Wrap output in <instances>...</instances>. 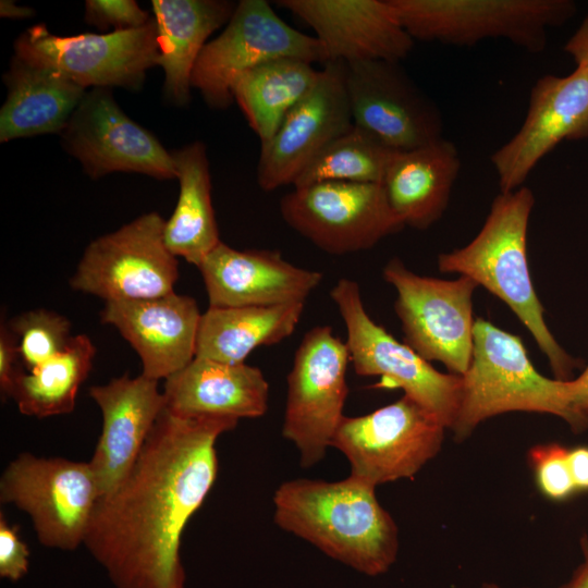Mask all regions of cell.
Listing matches in <instances>:
<instances>
[{"label": "cell", "mask_w": 588, "mask_h": 588, "mask_svg": "<svg viewBox=\"0 0 588 588\" xmlns=\"http://www.w3.org/2000/svg\"><path fill=\"white\" fill-rule=\"evenodd\" d=\"M275 3L314 30L327 62H400L414 47V39L399 23L388 0H279Z\"/></svg>", "instance_id": "d6986e66"}, {"label": "cell", "mask_w": 588, "mask_h": 588, "mask_svg": "<svg viewBox=\"0 0 588 588\" xmlns=\"http://www.w3.org/2000/svg\"><path fill=\"white\" fill-rule=\"evenodd\" d=\"M382 275L396 291L394 309L404 343L426 360L442 363L450 373L464 375L473 354L476 281L419 275L397 257L388 261Z\"/></svg>", "instance_id": "9c48e42d"}, {"label": "cell", "mask_w": 588, "mask_h": 588, "mask_svg": "<svg viewBox=\"0 0 588 588\" xmlns=\"http://www.w3.org/2000/svg\"><path fill=\"white\" fill-rule=\"evenodd\" d=\"M237 421L164 408L130 471L98 499L83 544L115 588H184L182 534L216 481V442Z\"/></svg>", "instance_id": "6da1fadb"}, {"label": "cell", "mask_w": 588, "mask_h": 588, "mask_svg": "<svg viewBox=\"0 0 588 588\" xmlns=\"http://www.w3.org/2000/svg\"><path fill=\"white\" fill-rule=\"evenodd\" d=\"M96 347L89 336H72L66 348L26 371L21 368L11 389L12 397L21 414L37 418L64 415L75 408L81 384L88 377Z\"/></svg>", "instance_id": "f546056e"}, {"label": "cell", "mask_w": 588, "mask_h": 588, "mask_svg": "<svg viewBox=\"0 0 588 588\" xmlns=\"http://www.w3.org/2000/svg\"><path fill=\"white\" fill-rule=\"evenodd\" d=\"M567 453L559 443H547L535 445L528 454L539 491L552 501H565L577 492Z\"/></svg>", "instance_id": "d6a6232c"}, {"label": "cell", "mask_w": 588, "mask_h": 588, "mask_svg": "<svg viewBox=\"0 0 588 588\" xmlns=\"http://www.w3.org/2000/svg\"><path fill=\"white\" fill-rule=\"evenodd\" d=\"M279 58L327 62L315 36L285 23L266 0H242L222 32L201 50L192 74V87L213 109L233 101L235 83L248 71Z\"/></svg>", "instance_id": "52a82bcc"}, {"label": "cell", "mask_w": 588, "mask_h": 588, "mask_svg": "<svg viewBox=\"0 0 588 588\" xmlns=\"http://www.w3.org/2000/svg\"><path fill=\"white\" fill-rule=\"evenodd\" d=\"M345 85L353 124L389 149L405 151L443 138L439 108L400 62L369 60L345 64Z\"/></svg>", "instance_id": "9a60e30c"}, {"label": "cell", "mask_w": 588, "mask_h": 588, "mask_svg": "<svg viewBox=\"0 0 588 588\" xmlns=\"http://www.w3.org/2000/svg\"><path fill=\"white\" fill-rule=\"evenodd\" d=\"M375 489L352 475L339 481L287 480L273 494V519L330 558L380 575L396 560L399 530Z\"/></svg>", "instance_id": "7a4b0ae2"}, {"label": "cell", "mask_w": 588, "mask_h": 588, "mask_svg": "<svg viewBox=\"0 0 588 588\" xmlns=\"http://www.w3.org/2000/svg\"><path fill=\"white\" fill-rule=\"evenodd\" d=\"M29 550L21 540L17 528L0 514V577L16 581L28 572Z\"/></svg>", "instance_id": "e575fe53"}, {"label": "cell", "mask_w": 588, "mask_h": 588, "mask_svg": "<svg viewBox=\"0 0 588 588\" xmlns=\"http://www.w3.org/2000/svg\"><path fill=\"white\" fill-rule=\"evenodd\" d=\"M535 197L522 186L500 193L478 234L464 247L439 255L444 273L471 278L504 302L531 333L559 380L580 365L556 342L544 321L527 260V232Z\"/></svg>", "instance_id": "3957f363"}, {"label": "cell", "mask_w": 588, "mask_h": 588, "mask_svg": "<svg viewBox=\"0 0 588 588\" xmlns=\"http://www.w3.org/2000/svg\"><path fill=\"white\" fill-rule=\"evenodd\" d=\"M14 54L48 68L78 86L139 90L149 69L158 65L156 22L105 34L59 36L45 24L22 33Z\"/></svg>", "instance_id": "8fae6325"}, {"label": "cell", "mask_w": 588, "mask_h": 588, "mask_svg": "<svg viewBox=\"0 0 588 588\" xmlns=\"http://www.w3.org/2000/svg\"><path fill=\"white\" fill-rule=\"evenodd\" d=\"M581 552L584 555L583 562L575 569L571 579L561 586V588H588V538L583 536L580 539ZM481 588H501L494 583H485Z\"/></svg>", "instance_id": "ab89813d"}, {"label": "cell", "mask_w": 588, "mask_h": 588, "mask_svg": "<svg viewBox=\"0 0 588 588\" xmlns=\"http://www.w3.org/2000/svg\"><path fill=\"white\" fill-rule=\"evenodd\" d=\"M393 152L353 124L307 166L293 187L320 182L381 184Z\"/></svg>", "instance_id": "4dcf8cb0"}, {"label": "cell", "mask_w": 588, "mask_h": 588, "mask_svg": "<svg viewBox=\"0 0 588 588\" xmlns=\"http://www.w3.org/2000/svg\"><path fill=\"white\" fill-rule=\"evenodd\" d=\"M201 313L187 295L107 302L103 323L114 327L138 354L142 375L168 379L194 358Z\"/></svg>", "instance_id": "ffe728a7"}, {"label": "cell", "mask_w": 588, "mask_h": 588, "mask_svg": "<svg viewBox=\"0 0 588 588\" xmlns=\"http://www.w3.org/2000/svg\"><path fill=\"white\" fill-rule=\"evenodd\" d=\"M571 404L577 415L588 419V366L579 377L572 380Z\"/></svg>", "instance_id": "f35d334b"}, {"label": "cell", "mask_w": 588, "mask_h": 588, "mask_svg": "<svg viewBox=\"0 0 588 588\" xmlns=\"http://www.w3.org/2000/svg\"><path fill=\"white\" fill-rule=\"evenodd\" d=\"M564 50L577 65L584 66L588 71V13L565 44Z\"/></svg>", "instance_id": "74e56055"}, {"label": "cell", "mask_w": 588, "mask_h": 588, "mask_svg": "<svg viewBox=\"0 0 588 588\" xmlns=\"http://www.w3.org/2000/svg\"><path fill=\"white\" fill-rule=\"evenodd\" d=\"M0 142L61 134L86 89L42 65L13 56L3 74Z\"/></svg>", "instance_id": "d4e9b609"}, {"label": "cell", "mask_w": 588, "mask_h": 588, "mask_svg": "<svg viewBox=\"0 0 588 588\" xmlns=\"http://www.w3.org/2000/svg\"><path fill=\"white\" fill-rule=\"evenodd\" d=\"M572 380L549 379L534 367L518 335L483 318L475 319L468 369L462 375L458 414L452 428L456 441L466 439L483 420L507 412L552 414L573 431L588 419L572 408Z\"/></svg>", "instance_id": "277c9868"}, {"label": "cell", "mask_w": 588, "mask_h": 588, "mask_svg": "<svg viewBox=\"0 0 588 588\" xmlns=\"http://www.w3.org/2000/svg\"><path fill=\"white\" fill-rule=\"evenodd\" d=\"M164 223L158 212H148L91 241L70 279L71 287L106 303L174 292L179 261L166 246Z\"/></svg>", "instance_id": "4fadbf2b"}, {"label": "cell", "mask_w": 588, "mask_h": 588, "mask_svg": "<svg viewBox=\"0 0 588 588\" xmlns=\"http://www.w3.org/2000/svg\"><path fill=\"white\" fill-rule=\"evenodd\" d=\"M100 497L89 462L20 453L0 478V501L26 513L38 541L51 549L83 544Z\"/></svg>", "instance_id": "ba28073f"}, {"label": "cell", "mask_w": 588, "mask_h": 588, "mask_svg": "<svg viewBox=\"0 0 588 588\" xmlns=\"http://www.w3.org/2000/svg\"><path fill=\"white\" fill-rule=\"evenodd\" d=\"M163 93L176 106L191 99L195 63L210 35L225 26L236 3L228 0H152Z\"/></svg>", "instance_id": "484cf974"}, {"label": "cell", "mask_w": 588, "mask_h": 588, "mask_svg": "<svg viewBox=\"0 0 588 588\" xmlns=\"http://www.w3.org/2000/svg\"><path fill=\"white\" fill-rule=\"evenodd\" d=\"M35 14V11L29 7L19 5L11 0H1L0 15L1 17L10 19H26Z\"/></svg>", "instance_id": "60d3db41"}, {"label": "cell", "mask_w": 588, "mask_h": 588, "mask_svg": "<svg viewBox=\"0 0 588 588\" xmlns=\"http://www.w3.org/2000/svg\"><path fill=\"white\" fill-rule=\"evenodd\" d=\"M330 297L346 327L350 362L359 376H379V385L399 388L452 429L460 408L462 376L442 373L367 314L358 284L340 279Z\"/></svg>", "instance_id": "8992f818"}, {"label": "cell", "mask_w": 588, "mask_h": 588, "mask_svg": "<svg viewBox=\"0 0 588 588\" xmlns=\"http://www.w3.org/2000/svg\"><path fill=\"white\" fill-rule=\"evenodd\" d=\"M402 27L415 40L474 46L506 39L541 52L548 30L576 12L569 0H388Z\"/></svg>", "instance_id": "5b68a950"}, {"label": "cell", "mask_w": 588, "mask_h": 588, "mask_svg": "<svg viewBox=\"0 0 588 588\" xmlns=\"http://www.w3.org/2000/svg\"><path fill=\"white\" fill-rule=\"evenodd\" d=\"M171 155L180 193L174 211L164 223L163 240L176 258L199 268L221 242L211 200L206 145L194 142Z\"/></svg>", "instance_id": "4316f807"}, {"label": "cell", "mask_w": 588, "mask_h": 588, "mask_svg": "<svg viewBox=\"0 0 588 588\" xmlns=\"http://www.w3.org/2000/svg\"><path fill=\"white\" fill-rule=\"evenodd\" d=\"M461 166L456 146L445 138L392 154L381 184L405 226L426 230L443 216Z\"/></svg>", "instance_id": "cb8c5ba5"}, {"label": "cell", "mask_w": 588, "mask_h": 588, "mask_svg": "<svg viewBox=\"0 0 588 588\" xmlns=\"http://www.w3.org/2000/svg\"><path fill=\"white\" fill-rule=\"evenodd\" d=\"M85 21L102 30L133 29L145 26L152 17L134 0H87L85 1Z\"/></svg>", "instance_id": "836d02e7"}, {"label": "cell", "mask_w": 588, "mask_h": 588, "mask_svg": "<svg viewBox=\"0 0 588 588\" xmlns=\"http://www.w3.org/2000/svg\"><path fill=\"white\" fill-rule=\"evenodd\" d=\"M163 395L171 413L238 420L267 412L269 384L257 367L195 357L166 379Z\"/></svg>", "instance_id": "603a6c76"}, {"label": "cell", "mask_w": 588, "mask_h": 588, "mask_svg": "<svg viewBox=\"0 0 588 588\" xmlns=\"http://www.w3.org/2000/svg\"><path fill=\"white\" fill-rule=\"evenodd\" d=\"M567 461L577 491H588V446L568 450Z\"/></svg>", "instance_id": "8d00e7d4"}, {"label": "cell", "mask_w": 588, "mask_h": 588, "mask_svg": "<svg viewBox=\"0 0 588 588\" xmlns=\"http://www.w3.org/2000/svg\"><path fill=\"white\" fill-rule=\"evenodd\" d=\"M198 269L209 307L305 304L322 280L321 272L294 266L277 250H240L222 241Z\"/></svg>", "instance_id": "44dd1931"}, {"label": "cell", "mask_w": 588, "mask_h": 588, "mask_svg": "<svg viewBox=\"0 0 588 588\" xmlns=\"http://www.w3.org/2000/svg\"><path fill=\"white\" fill-rule=\"evenodd\" d=\"M303 311L304 303L209 307L201 314L195 357L243 364L255 348L289 338Z\"/></svg>", "instance_id": "83f0119b"}, {"label": "cell", "mask_w": 588, "mask_h": 588, "mask_svg": "<svg viewBox=\"0 0 588 588\" xmlns=\"http://www.w3.org/2000/svg\"><path fill=\"white\" fill-rule=\"evenodd\" d=\"M7 323L17 340L22 368L26 371L62 353L73 336L66 317L44 308L24 311Z\"/></svg>", "instance_id": "1f68e13d"}, {"label": "cell", "mask_w": 588, "mask_h": 588, "mask_svg": "<svg viewBox=\"0 0 588 588\" xmlns=\"http://www.w3.org/2000/svg\"><path fill=\"white\" fill-rule=\"evenodd\" d=\"M319 72L310 62L279 58L248 71L235 83L233 99L260 145L272 137L290 110L310 91Z\"/></svg>", "instance_id": "f1b7e54d"}, {"label": "cell", "mask_w": 588, "mask_h": 588, "mask_svg": "<svg viewBox=\"0 0 588 588\" xmlns=\"http://www.w3.org/2000/svg\"><path fill=\"white\" fill-rule=\"evenodd\" d=\"M285 223L321 250L344 255L373 247L405 225L382 184L320 182L294 187L280 200Z\"/></svg>", "instance_id": "5bb4252c"}, {"label": "cell", "mask_w": 588, "mask_h": 588, "mask_svg": "<svg viewBox=\"0 0 588 588\" xmlns=\"http://www.w3.org/2000/svg\"><path fill=\"white\" fill-rule=\"evenodd\" d=\"M445 427L407 395L340 422L331 446L348 461L352 476L375 487L415 476L440 451Z\"/></svg>", "instance_id": "7c38bea8"}, {"label": "cell", "mask_w": 588, "mask_h": 588, "mask_svg": "<svg viewBox=\"0 0 588 588\" xmlns=\"http://www.w3.org/2000/svg\"><path fill=\"white\" fill-rule=\"evenodd\" d=\"M60 135L64 149L94 180L112 172L176 179L171 152L123 112L111 88L86 91Z\"/></svg>", "instance_id": "2e32d148"}, {"label": "cell", "mask_w": 588, "mask_h": 588, "mask_svg": "<svg viewBox=\"0 0 588 588\" xmlns=\"http://www.w3.org/2000/svg\"><path fill=\"white\" fill-rule=\"evenodd\" d=\"M588 137V71L547 74L530 90L519 130L491 155L500 193L522 186L539 161L563 140Z\"/></svg>", "instance_id": "ac0fdd59"}, {"label": "cell", "mask_w": 588, "mask_h": 588, "mask_svg": "<svg viewBox=\"0 0 588 588\" xmlns=\"http://www.w3.org/2000/svg\"><path fill=\"white\" fill-rule=\"evenodd\" d=\"M346 343L330 326H317L302 339L287 375L283 437L298 451L299 464L311 467L331 446L348 393Z\"/></svg>", "instance_id": "30bf717a"}, {"label": "cell", "mask_w": 588, "mask_h": 588, "mask_svg": "<svg viewBox=\"0 0 588 588\" xmlns=\"http://www.w3.org/2000/svg\"><path fill=\"white\" fill-rule=\"evenodd\" d=\"M17 340L7 322L0 327V391L3 399L10 397L13 380L21 369Z\"/></svg>", "instance_id": "d590c367"}, {"label": "cell", "mask_w": 588, "mask_h": 588, "mask_svg": "<svg viewBox=\"0 0 588 588\" xmlns=\"http://www.w3.org/2000/svg\"><path fill=\"white\" fill-rule=\"evenodd\" d=\"M352 126L345 63L326 62L315 86L260 145L256 169L259 187L272 192L294 185L307 166Z\"/></svg>", "instance_id": "e0dca14e"}, {"label": "cell", "mask_w": 588, "mask_h": 588, "mask_svg": "<svg viewBox=\"0 0 588 588\" xmlns=\"http://www.w3.org/2000/svg\"><path fill=\"white\" fill-rule=\"evenodd\" d=\"M158 380L124 373L89 388L102 414V429L89 465L100 497L113 490L137 460L157 419L166 408ZM99 497V498H100Z\"/></svg>", "instance_id": "7402d4cb"}]
</instances>
